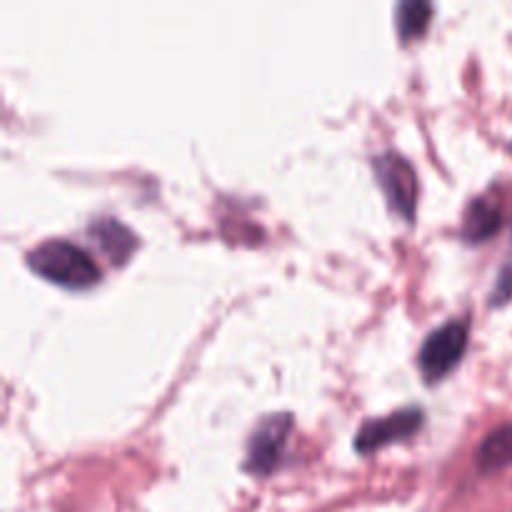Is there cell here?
<instances>
[{"mask_svg": "<svg viewBox=\"0 0 512 512\" xmlns=\"http://www.w3.org/2000/svg\"><path fill=\"white\" fill-rule=\"evenodd\" d=\"M430 20H433V3H428V0H400L395 5V28L405 43L423 35Z\"/></svg>", "mask_w": 512, "mask_h": 512, "instance_id": "cell-9", "label": "cell"}, {"mask_svg": "<svg viewBox=\"0 0 512 512\" xmlns=\"http://www.w3.org/2000/svg\"><path fill=\"white\" fill-rule=\"evenodd\" d=\"M510 298H512V248L508 253V260L503 263V268L498 270L493 293H490V305H505Z\"/></svg>", "mask_w": 512, "mask_h": 512, "instance_id": "cell-10", "label": "cell"}, {"mask_svg": "<svg viewBox=\"0 0 512 512\" xmlns=\"http://www.w3.org/2000/svg\"><path fill=\"white\" fill-rule=\"evenodd\" d=\"M473 460L475 468L485 475L512 468V420L495 425L485 433V438L475 448Z\"/></svg>", "mask_w": 512, "mask_h": 512, "instance_id": "cell-7", "label": "cell"}, {"mask_svg": "<svg viewBox=\"0 0 512 512\" xmlns=\"http://www.w3.org/2000/svg\"><path fill=\"white\" fill-rule=\"evenodd\" d=\"M423 408L418 405H408V408L393 410L388 415H380V418H370L360 425V430L355 433V450L363 455L375 453V450L385 448V445L400 443V440H408L423 428Z\"/></svg>", "mask_w": 512, "mask_h": 512, "instance_id": "cell-5", "label": "cell"}, {"mask_svg": "<svg viewBox=\"0 0 512 512\" xmlns=\"http://www.w3.org/2000/svg\"><path fill=\"white\" fill-rule=\"evenodd\" d=\"M25 263L40 278L68 290L93 288L103 270L83 245L68 238H48L25 253Z\"/></svg>", "mask_w": 512, "mask_h": 512, "instance_id": "cell-1", "label": "cell"}, {"mask_svg": "<svg viewBox=\"0 0 512 512\" xmlns=\"http://www.w3.org/2000/svg\"><path fill=\"white\" fill-rule=\"evenodd\" d=\"M373 170L390 208L403 215L405 220H413L420 193L413 163L395 150H385L373 158Z\"/></svg>", "mask_w": 512, "mask_h": 512, "instance_id": "cell-4", "label": "cell"}, {"mask_svg": "<svg viewBox=\"0 0 512 512\" xmlns=\"http://www.w3.org/2000/svg\"><path fill=\"white\" fill-rule=\"evenodd\" d=\"M470 323L465 318H450L425 335L418 353V368L428 383L443 380L450 370L458 368L468 348Z\"/></svg>", "mask_w": 512, "mask_h": 512, "instance_id": "cell-2", "label": "cell"}, {"mask_svg": "<svg viewBox=\"0 0 512 512\" xmlns=\"http://www.w3.org/2000/svg\"><path fill=\"white\" fill-rule=\"evenodd\" d=\"M290 430H293V415L290 413L263 415L248 435L243 468L248 470V473L260 475V478L275 473L278 465L283 463V453L285 445H288Z\"/></svg>", "mask_w": 512, "mask_h": 512, "instance_id": "cell-3", "label": "cell"}, {"mask_svg": "<svg viewBox=\"0 0 512 512\" xmlns=\"http://www.w3.org/2000/svg\"><path fill=\"white\" fill-rule=\"evenodd\" d=\"M503 228V205L493 195H475L463 213L460 235L465 243H485Z\"/></svg>", "mask_w": 512, "mask_h": 512, "instance_id": "cell-6", "label": "cell"}, {"mask_svg": "<svg viewBox=\"0 0 512 512\" xmlns=\"http://www.w3.org/2000/svg\"><path fill=\"white\" fill-rule=\"evenodd\" d=\"M88 233L113 263H125L130 253L138 248V238L130 233L128 225H123L115 218H95L90 223Z\"/></svg>", "mask_w": 512, "mask_h": 512, "instance_id": "cell-8", "label": "cell"}]
</instances>
